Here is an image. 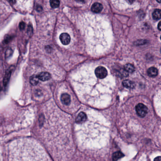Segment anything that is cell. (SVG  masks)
Listing matches in <instances>:
<instances>
[{
	"mask_svg": "<svg viewBox=\"0 0 161 161\" xmlns=\"http://www.w3.org/2000/svg\"><path fill=\"white\" fill-rule=\"evenodd\" d=\"M25 23L24 22H21L19 25V27L21 30H23L25 27Z\"/></svg>",
	"mask_w": 161,
	"mask_h": 161,
	"instance_id": "cell-18",
	"label": "cell"
},
{
	"mask_svg": "<svg viewBox=\"0 0 161 161\" xmlns=\"http://www.w3.org/2000/svg\"><path fill=\"white\" fill-rule=\"evenodd\" d=\"M158 29L159 30H161V21L159 23V24H158Z\"/></svg>",
	"mask_w": 161,
	"mask_h": 161,
	"instance_id": "cell-20",
	"label": "cell"
},
{
	"mask_svg": "<svg viewBox=\"0 0 161 161\" xmlns=\"http://www.w3.org/2000/svg\"><path fill=\"white\" fill-rule=\"evenodd\" d=\"M50 3L53 8H56L59 6L60 3L59 0H50Z\"/></svg>",
	"mask_w": 161,
	"mask_h": 161,
	"instance_id": "cell-15",
	"label": "cell"
},
{
	"mask_svg": "<svg viewBox=\"0 0 161 161\" xmlns=\"http://www.w3.org/2000/svg\"><path fill=\"white\" fill-rule=\"evenodd\" d=\"M88 116L86 113L84 112H80L78 116L77 117L76 119V122L77 124L82 123V122L84 121L87 119Z\"/></svg>",
	"mask_w": 161,
	"mask_h": 161,
	"instance_id": "cell-7",
	"label": "cell"
},
{
	"mask_svg": "<svg viewBox=\"0 0 161 161\" xmlns=\"http://www.w3.org/2000/svg\"><path fill=\"white\" fill-rule=\"evenodd\" d=\"M60 40L62 44L67 45L70 43L71 37L69 34L67 33H62L60 35Z\"/></svg>",
	"mask_w": 161,
	"mask_h": 161,
	"instance_id": "cell-4",
	"label": "cell"
},
{
	"mask_svg": "<svg viewBox=\"0 0 161 161\" xmlns=\"http://www.w3.org/2000/svg\"><path fill=\"white\" fill-rule=\"evenodd\" d=\"M95 75L97 78L102 79L105 78L107 75V71L106 68L102 66L97 67L94 70Z\"/></svg>",
	"mask_w": 161,
	"mask_h": 161,
	"instance_id": "cell-3",
	"label": "cell"
},
{
	"mask_svg": "<svg viewBox=\"0 0 161 161\" xmlns=\"http://www.w3.org/2000/svg\"><path fill=\"white\" fill-rule=\"evenodd\" d=\"M124 69L127 72L129 73H133L135 71V68L131 64L128 63L124 66Z\"/></svg>",
	"mask_w": 161,
	"mask_h": 161,
	"instance_id": "cell-13",
	"label": "cell"
},
{
	"mask_svg": "<svg viewBox=\"0 0 161 161\" xmlns=\"http://www.w3.org/2000/svg\"><path fill=\"white\" fill-rule=\"evenodd\" d=\"M153 18L155 20L157 21L161 18V10L160 9H156L152 14Z\"/></svg>",
	"mask_w": 161,
	"mask_h": 161,
	"instance_id": "cell-10",
	"label": "cell"
},
{
	"mask_svg": "<svg viewBox=\"0 0 161 161\" xmlns=\"http://www.w3.org/2000/svg\"><path fill=\"white\" fill-rule=\"evenodd\" d=\"M12 50L11 49H8L6 51V57H9L10 56L12 55Z\"/></svg>",
	"mask_w": 161,
	"mask_h": 161,
	"instance_id": "cell-17",
	"label": "cell"
},
{
	"mask_svg": "<svg viewBox=\"0 0 161 161\" xmlns=\"http://www.w3.org/2000/svg\"><path fill=\"white\" fill-rule=\"evenodd\" d=\"M36 9H37V10L38 11H42V7L39 6H38L37 7V8H36Z\"/></svg>",
	"mask_w": 161,
	"mask_h": 161,
	"instance_id": "cell-21",
	"label": "cell"
},
{
	"mask_svg": "<svg viewBox=\"0 0 161 161\" xmlns=\"http://www.w3.org/2000/svg\"><path fill=\"white\" fill-rule=\"evenodd\" d=\"M156 1L158 2V3H161V0H156Z\"/></svg>",
	"mask_w": 161,
	"mask_h": 161,
	"instance_id": "cell-23",
	"label": "cell"
},
{
	"mask_svg": "<svg viewBox=\"0 0 161 161\" xmlns=\"http://www.w3.org/2000/svg\"><path fill=\"white\" fill-rule=\"evenodd\" d=\"M123 156H124V155L120 151H118L113 154L112 158L113 161H117L119 159L122 158Z\"/></svg>",
	"mask_w": 161,
	"mask_h": 161,
	"instance_id": "cell-14",
	"label": "cell"
},
{
	"mask_svg": "<svg viewBox=\"0 0 161 161\" xmlns=\"http://www.w3.org/2000/svg\"></svg>",
	"mask_w": 161,
	"mask_h": 161,
	"instance_id": "cell-24",
	"label": "cell"
},
{
	"mask_svg": "<svg viewBox=\"0 0 161 161\" xmlns=\"http://www.w3.org/2000/svg\"><path fill=\"white\" fill-rule=\"evenodd\" d=\"M37 76L39 80L43 81L48 80L51 78L50 74L47 72H42L37 74Z\"/></svg>",
	"mask_w": 161,
	"mask_h": 161,
	"instance_id": "cell-6",
	"label": "cell"
},
{
	"mask_svg": "<svg viewBox=\"0 0 161 161\" xmlns=\"http://www.w3.org/2000/svg\"><path fill=\"white\" fill-rule=\"evenodd\" d=\"M14 9L21 11H27L31 8L32 0H4Z\"/></svg>",
	"mask_w": 161,
	"mask_h": 161,
	"instance_id": "cell-1",
	"label": "cell"
},
{
	"mask_svg": "<svg viewBox=\"0 0 161 161\" xmlns=\"http://www.w3.org/2000/svg\"><path fill=\"white\" fill-rule=\"evenodd\" d=\"M147 73L150 77H154L158 74V70L155 67H151L147 70Z\"/></svg>",
	"mask_w": 161,
	"mask_h": 161,
	"instance_id": "cell-9",
	"label": "cell"
},
{
	"mask_svg": "<svg viewBox=\"0 0 161 161\" xmlns=\"http://www.w3.org/2000/svg\"><path fill=\"white\" fill-rule=\"evenodd\" d=\"M136 110L138 115L140 117H144L147 113L148 109L143 103H138L136 106Z\"/></svg>",
	"mask_w": 161,
	"mask_h": 161,
	"instance_id": "cell-2",
	"label": "cell"
},
{
	"mask_svg": "<svg viewBox=\"0 0 161 161\" xmlns=\"http://www.w3.org/2000/svg\"><path fill=\"white\" fill-rule=\"evenodd\" d=\"M122 85L124 87L129 88H133L135 86V84L134 82L131 81H130L129 80H124L122 83Z\"/></svg>",
	"mask_w": 161,
	"mask_h": 161,
	"instance_id": "cell-11",
	"label": "cell"
},
{
	"mask_svg": "<svg viewBox=\"0 0 161 161\" xmlns=\"http://www.w3.org/2000/svg\"><path fill=\"white\" fill-rule=\"evenodd\" d=\"M76 1L79 2H84L85 1V0H76Z\"/></svg>",
	"mask_w": 161,
	"mask_h": 161,
	"instance_id": "cell-22",
	"label": "cell"
},
{
	"mask_svg": "<svg viewBox=\"0 0 161 161\" xmlns=\"http://www.w3.org/2000/svg\"><path fill=\"white\" fill-rule=\"evenodd\" d=\"M103 7L101 3H96L93 4L91 7L92 11L95 13H99L102 11Z\"/></svg>",
	"mask_w": 161,
	"mask_h": 161,
	"instance_id": "cell-8",
	"label": "cell"
},
{
	"mask_svg": "<svg viewBox=\"0 0 161 161\" xmlns=\"http://www.w3.org/2000/svg\"><path fill=\"white\" fill-rule=\"evenodd\" d=\"M61 100L62 103L66 105V106H68L69 105L71 102V98H70V96L69 94L65 93L62 94L61 97Z\"/></svg>",
	"mask_w": 161,
	"mask_h": 161,
	"instance_id": "cell-5",
	"label": "cell"
},
{
	"mask_svg": "<svg viewBox=\"0 0 161 161\" xmlns=\"http://www.w3.org/2000/svg\"></svg>",
	"mask_w": 161,
	"mask_h": 161,
	"instance_id": "cell-25",
	"label": "cell"
},
{
	"mask_svg": "<svg viewBox=\"0 0 161 161\" xmlns=\"http://www.w3.org/2000/svg\"><path fill=\"white\" fill-rule=\"evenodd\" d=\"M115 1V0H114ZM136 0H118L117 2H120V3H123V4L126 5H132L134 3Z\"/></svg>",
	"mask_w": 161,
	"mask_h": 161,
	"instance_id": "cell-16",
	"label": "cell"
},
{
	"mask_svg": "<svg viewBox=\"0 0 161 161\" xmlns=\"http://www.w3.org/2000/svg\"><path fill=\"white\" fill-rule=\"evenodd\" d=\"M154 161H161V156H158L157 157L155 158L154 159Z\"/></svg>",
	"mask_w": 161,
	"mask_h": 161,
	"instance_id": "cell-19",
	"label": "cell"
},
{
	"mask_svg": "<svg viewBox=\"0 0 161 161\" xmlns=\"http://www.w3.org/2000/svg\"><path fill=\"white\" fill-rule=\"evenodd\" d=\"M39 80L37 75H33L30 77V82L32 85L36 86L38 84Z\"/></svg>",
	"mask_w": 161,
	"mask_h": 161,
	"instance_id": "cell-12",
	"label": "cell"
}]
</instances>
